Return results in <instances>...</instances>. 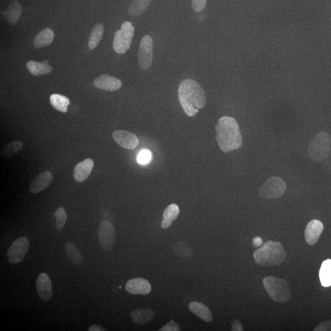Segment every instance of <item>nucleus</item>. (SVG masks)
Masks as SVG:
<instances>
[{
  "mask_svg": "<svg viewBox=\"0 0 331 331\" xmlns=\"http://www.w3.org/2000/svg\"><path fill=\"white\" fill-rule=\"evenodd\" d=\"M36 290L39 297L44 302H47L52 297L51 280L46 273L40 274L36 280Z\"/></svg>",
  "mask_w": 331,
  "mask_h": 331,
  "instance_id": "f8f14e48",
  "label": "nucleus"
},
{
  "mask_svg": "<svg viewBox=\"0 0 331 331\" xmlns=\"http://www.w3.org/2000/svg\"><path fill=\"white\" fill-rule=\"evenodd\" d=\"M178 95L183 109L189 116L196 115L199 110L206 105V94L200 85L194 80L182 81L179 87Z\"/></svg>",
  "mask_w": 331,
  "mask_h": 331,
  "instance_id": "f257e3e1",
  "label": "nucleus"
},
{
  "mask_svg": "<svg viewBox=\"0 0 331 331\" xmlns=\"http://www.w3.org/2000/svg\"><path fill=\"white\" fill-rule=\"evenodd\" d=\"M94 167L93 160L88 159L78 163L75 166L73 176L75 181L80 182L86 181L88 177L91 174V171Z\"/></svg>",
  "mask_w": 331,
  "mask_h": 331,
  "instance_id": "f3484780",
  "label": "nucleus"
},
{
  "mask_svg": "<svg viewBox=\"0 0 331 331\" xmlns=\"http://www.w3.org/2000/svg\"><path fill=\"white\" fill-rule=\"evenodd\" d=\"M174 252L177 256L184 258H190L193 254L190 246L183 241L176 243L174 245Z\"/></svg>",
  "mask_w": 331,
  "mask_h": 331,
  "instance_id": "c756f323",
  "label": "nucleus"
},
{
  "mask_svg": "<svg viewBox=\"0 0 331 331\" xmlns=\"http://www.w3.org/2000/svg\"><path fill=\"white\" fill-rule=\"evenodd\" d=\"M66 254L68 259L75 266H80L83 263V257L81 251L79 250L73 243L68 242L65 246Z\"/></svg>",
  "mask_w": 331,
  "mask_h": 331,
  "instance_id": "b1692460",
  "label": "nucleus"
},
{
  "mask_svg": "<svg viewBox=\"0 0 331 331\" xmlns=\"http://www.w3.org/2000/svg\"><path fill=\"white\" fill-rule=\"evenodd\" d=\"M112 137L119 146L128 150L135 149L140 142L137 135L128 131H115L113 132Z\"/></svg>",
  "mask_w": 331,
  "mask_h": 331,
  "instance_id": "9b49d317",
  "label": "nucleus"
},
{
  "mask_svg": "<svg viewBox=\"0 0 331 331\" xmlns=\"http://www.w3.org/2000/svg\"><path fill=\"white\" fill-rule=\"evenodd\" d=\"M323 229V224L320 221L318 220L310 221L307 224L304 232L305 239L307 244L310 245L316 244Z\"/></svg>",
  "mask_w": 331,
  "mask_h": 331,
  "instance_id": "4468645a",
  "label": "nucleus"
},
{
  "mask_svg": "<svg viewBox=\"0 0 331 331\" xmlns=\"http://www.w3.org/2000/svg\"><path fill=\"white\" fill-rule=\"evenodd\" d=\"M53 37H54V33L50 28H46L34 37L33 46L37 49L49 46L52 44Z\"/></svg>",
  "mask_w": 331,
  "mask_h": 331,
  "instance_id": "4be33fe9",
  "label": "nucleus"
},
{
  "mask_svg": "<svg viewBox=\"0 0 331 331\" xmlns=\"http://www.w3.org/2000/svg\"><path fill=\"white\" fill-rule=\"evenodd\" d=\"M314 331H331V320L321 323L315 327Z\"/></svg>",
  "mask_w": 331,
  "mask_h": 331,
  "instance_id": "f704fd0d",
  "label": "nucleus"
},
{
  "mask_svg": "<svg viewBox=\"0 0 331 331\" xmlns=\"http://www.w3.org/2000/svg\"><path fill=\"white\" fill-rule=\"evenodd\" d=\"M207 0H191L192 8L196 12H200L206 8Z\"/></svg>",
  "mask_w": 331,
  "mask_h": 331,
  "instance_id": "473e14b6",
  "label": "nucleus"
},
{
  "mask_svg": "<svg viewBox=\"0 0 331 331\" xmlns=\"http://www.w3.org/2000/svg\"><path fill=\"white\" fill-rule=\"evenodd\" d=\"M134 33V27L130 22L122 24L121 29L116 31L113 39V47L116 53L124 54L130 48Z\"/></svg>",
  "mask_w": 331,
  "mask_h": 331,
  "instance_id": "423d86ee",
  "label": "nucleus"
},
{
  "mask_svg": "<svg viewBox=\"0 0 331 331\" xmlns=\"http://www.w3.org/2000/svg\"><path fill=\"white\" fill-rule=\"evenodd\" d=\"M152 159V153L148 150H143L138 154V162L141 165H146Z\"/></svg>",
  "mask_w": 331,
  "mask_h": 331,
  "instance_id": "2f4dec72",
  "label": "nucleus"
},
{
  "mask_svg": "<svg viewBox=\"0 0 331 331\" xmlns=\"http://www.w3.org/2000/svg\"><path fill=\"white\" fill-rule=\"evenodd\" d=\"M24 144L20 141L11 142L3 147L2 154L4 157H11L20 152L23 148Z\"/></svg>",
  "mask_w": 331,
  "mask_h": 331,
  "instance_id": "c85d7f7f",
  "label": "nucleus"
},
{
  "mask_svg": "<svg viewBox=\"0 0 331 331\" xmlns=\"http://www.w3.org/2000/svg\"><path fill=\"white\" fill-rule=\"evenodd\" d=\"M125 289L131 295H146L150 293L152 286L147 280L135 278L128 280L126 283Z\"/></svg>",
  "mask_w": 331,
  "mask_h": 331,
  "instance_id": "ddd939ff",
  "label": "nucleus"
},
{
  "mask_svg": "<svg viewBox=\"0 0 331 331\" xmlns=\"http://www.w3.org/2000/svg\"><path fill=\"white\" fill-rule=\"evenodd\" d=\"M27 67L30 73L34 76L49 74L52 71V67L47 61L43 62L29 61L27 63Z\"/></svg>",
  "mask_w": 331,
  "mask_h": 331,
  "instance_id": "aec40b11",
  "label": "nucleus"
},
{
  "mask_svg": "<svg viewBox=\"0 0 331 331\" xmlns=\"http://www.w3.org/2000/svg\"><path fill=\"white\" fill-rule=\"evenodd\" d=\"M131 317L135 323L144 324L150 322L154 317V312L150 308H141L132 311Z\"/></svg>",
  "mask_w": 331,
  "mask_h": 331,
  "instance_id": "6ab92c4d",
  "label": "nucleus"
},
{
  "mask_svg": "<svg viewBox=\"0 0 331 331\" xmlns=\"http://www.w3.org/2000/svg\"><path fill=\"white\" fill-rule=\"evenodd\" d=\"M321 285L324 287L331 286V260L324 261L319 272Z\"/></svg>",
  "mask_w": 331,
  "mask_h": 331,
  "instance_id": "bb28decb",
  "label": "nucleus"
},
{
  "mask_svg": "<svg viewBox=\"0 0 331 331\" xmlns=\"http://www.w3.org/2000/svg\"><path fill=\"white\" fill-rule=\"evenodd\" d=\"M152 0H134L128 8V12L131 16L138 17L143 14L149 7Z\"/></svg>",
  "mask_w": 331,
  "mask_h": 331,
  "instance_id": "393cba45",
  "label": "nucleus"
},
{
  "mask_svg": "<svg viewBox=\"0 0 331 331\" xmlns=\"http://www.w3.org/2000/svg\"><path fill=\"white\" fill-rule=\"evenodd\" d=\"M160 331H179L181 330V327L178 324H177L174 320H172L171 322L166 324L162 328H161Z\"/></svg>",
  "mask_w": 331,
  "mask_h": 331,
  "instance_id": "72a5a7b5",
  "label": "nucleus"
},
{
  "mask_svg": "<svg viewBox=\"0 0 331 331\" xmlns=\"http://www.w3.org/2000/svg\"><path fill=\"white\" fill-rule=\"evenodd\" d=\"M287 254L279 242L267 241L254 253L255 263L260 266H278L284 262Z\"/></svg>",
  "mask_w": 331,
  "mask_h": 331,
  "instance_id": "7ed1b4c3",
  "label": "nucleus"
},
{
  "mask_svg": "<svg viewBox=\"0 0 331 331\" xmlns=\"http://www.w3.org/2000/svg\"><path fill=\"white\" fill-rule=\"evenodd\" d=\"M54 216L56 219V228L62 230L64 228L68 216L64 207H59L55 211Z\"/></svg>",
  "mask_w": 331,
  "mask_h": 331,
  "instance_id": "7c9ffc66",
  "label": "nucleus"
},
{
  "mask_svg": "<svg viewBox=\"0 0 331 331\" xmlns=\"http://www.w3.org/2000/svg\"><path fill=\"white\" fill-rule=\"evenodd\" d=\"M179 212V207L176 204H172L167 207L166 209L164 211L163 221L161 223L162 228H169L171 226L172 222L178 218Z\"/></svg>",
  "mask_w": 331,
  "mask_h": 331,
  "instance_id": "412c9836",
  "label": "nucleus"
},
{
  "mask_svg": "<svg viewBox=\"0 0 331 331\" xmlns=\"http://www.w3.org/2000/svg\"><path fill=\"white\" fill-rule=\"evenodd\" d=\"M189 309L192 313L203 320L205 322L210 323L212 321V313L206 305L198 302H192L189 304Z\"/></svg>",
  "mask_w": 331,
  "mask_h": 331,
  "instance_id": "a211bd4d",
  "label": "nucleus"
},
{
  "mask_svg": "<svg viewBox=\"0 0 331 331\" xmlns=\"http://www.w3.org/2000/svg\"><path fill=\"white\" fill-rule=\"evenodd\" d=\"M50 102L53 108L63 113L67 112L68 106L70 103L67 97L56 93L50 96Z\"/></svg>",
  "mask_w": 331,
  "mask_h": 331,
  "instance_id": "a878e982",
  "label": "nucleus"
},
{
  "mask_svg": "<svg viewBox=\"0 0 331 331\" xmlns=\"http://www.w3.org/2000/svg\"><path fill=\"white\" fill-rule=\"evenodd\" d=\"M22 11V8L20 3L14 1L9 5L7 11L3 14L5 15L9 24L14 25L20 21Z\"/></svg>",
  "mask_w": 331,
  "mask_h": 331,
  "instance_id": "5701e85b",
  "label": "nucleus"
},
{
  "mask_svg": "<svg viewBox=\"0 0 331 331\" xmlns=\"http://www.w3.org/2000/svg\"><path fill=\"white\" fill-rule=\"evenodd\" d=\"M30 243L26 237L15 239L7 251L8 259L11 264H17L24 259L29 250Z\"/></svg>",
  "mask_w": 331,
  "mask_h": 331,
  "instance_id": "1a4fd4ad",
  "label": "nucleus"
},
{
  "mask_svg": "<svg viewBox=\"0 0 331 331\" xmlns=\"http://www.w3.org/2000/svg\"><path fill=\"white\" fill-rule=\"evenodd\" d=\"M265 289L274 301L283 303L291 297V288L285 279L269 276L263 280Z\"/></svg>",
  "mask_w": 331,
  "mask_h": 331,
  "instance_id": "20e7f679",
  "label": "nucleus"
},
{
  "mask_svg": "<svg viewBox=\"0 0 331 331\" xmlns=\"http://www.w3.org/2000/svg\"><path fill=\"white\" fill-rule=\"evenodd\" d=\"M94 86L99 89L114 91L120 89L122 86V81L108 74H102L98 77L93 83Z\"/></svg>",
  "mask_w": 331,
  "mask_h": 331,
  "instance_id": "2eb2a0df",
  "label": "nucleus"
},
{
  "mask_svg": "<svg viewBox=\"0 0 331 331\" xmlns=\"http://www.w3.org/2000/svg\"><path fill=\"white\" fill-rule=\"evenodd\" d=\"M286 185L279 177H272L267 179L260 189V196L265 200H276L284 194Z\"/></svg>",
  "mask_w": 331,
  "mask_h": 331,
  "instance_id": "0eeeda50",
  "label": "nucleus"
},
{
  "mask_svg": "<svg viewBox=\"0 0 331 331\" xmlns=\"http://www.w3.org/2000/svg\"><path fill=\"white\" fill-rule=\"evenodd\" d=\"M52 173L43 171L30 183L29 190L31 193L37 194L49 187L52 182Z\"/></svg>",
  "mask_w": 331,
  "mask_h": 331,
  "instance_id": "dca6fc26",
  "label": "nucleus"
},
{
  "mask_svg": "<svg viewBox=\"0 0 331 331\" xmlns=\"http://www.w3.org/2000/svg\"><path fill=\"white\" fill-rule=\"evenodd\" d=\"M138 59L139 64L143 70H147L152 64L153 40L150 36H145L141 40L139 49Z\"/></svg>",
  "mask_w": 331,
  "mask_h": 331,
  "instance_id": "9d476101",
  "label": "nucleus"
},
{
  "mask_svg": "<svg viewBox=\"0 0 331 331\" xmlns=\"http://www.w3.org/2000/svg\"><path fill=\"white\" fill-rule=\"evenodd\" d=\"M331 150V140L327 132H319L308 145V155L311 159L321 162L329 157Z\"/></svg>",
  "mask_w": 331,
  "mask_h": 331,
  "instance_id": "39448f33",
  "label": "nucleus"
},
{
  "mask_svg": "<svg viewBox=\"0 0 331 331\" xmlns=\"http://www.w3.org/2000/svg\"><path fill=\"white\" fill-rule=\"evenodd\" d=\"M263 244L262 239H261L260 237L255 238V239H253V241H252V244H253V245L255 247H260V246L261 245V244Z\"/></svg>",
  "mask_w": 331,
  "mask_h": 331,
  "instance_id": "e433bc0d",
  "label": "nucleus"
},
{
  "mask_svg": "<svg viewBox=\"0 0 331 331\" xmlns=\"http://www.w3.org/2000/svg\"><path fill=\"white\" fill-rule=\"evenodd\" d=\"M231 330L232 331H243V327L241 321L239 320H235L231 323Z\"/></svg>",
  "mask_w": 331,
  "mask_h": 331,
  "instance_id": "c9c22d12",
  "label": "nucleus"
},
{
  "mask_svg": "<svg viewBox=\"0 0 331 331\" xmlns=\"http://www.w3.org/2000/svg\"><path fill=\"white\" fill-rule=\"evenodd\" d=\"M89 331H105L107 330L106 329L103 328L102 326L98 325V324H94V325L91 326L88 328Z\"/></svg>",
  "mask_w": 331,
  "mask_h": 331,
  "instance_id": "4c0bfd02",
  "label": "nucleus"
},
{
  "mask_svg": "<svg viewBox=\"0 0 331 331\" xmlns=\"http://www.w3.org/2000/svg\"><path fill=\"white\" fill-rule=\"evenodd\" d=\"M216 140L220 149L226 153L242 146V137L238 122L231 116H224L216 125Z\"/></svg>",
  "mask_w": 331,
  "mask_h": 331,
  "instance_id": "f03ea898",
  "label": "nucleus"
},
{
  "mask_svg": "<svg viewBox=\"0 0 331 331\" xmlns=\"http://www.w3.org/2000/svg\"><path fill=\"white\" fill-rule=\"evenodd\" d=\"M98 237L103 250H111L116 239L115 230L112 223L108 221L101 222L98 228Z\"/></svg>",
  "mask_w": 331,
  "mask_h": 331,
  "instance_id": "6e6552de",
  "label": "nucleus"
},
{
  "mask_svg": "<svg viewBox=\"0 0 331 331\" xmlns=\"http://www.w3.org/2000/svg\"><path fill=\"white\" fill-rule=\"evenodd\" d=\"M104 33V27L102 24H97L94 25L91 30L88 46L91 49H95L102 40Z\"/></svg>",
  "mask_w": 331,
  "mask_h": 331,
  "instance_id": "cd10ccee",
  "label": "nucleus"
}]
</instances>
